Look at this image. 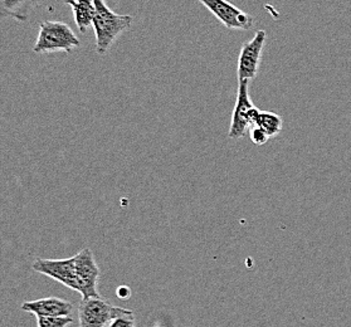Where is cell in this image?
<instances>
[{
    "label": "cell",
    "mask_w": 351,
    "mask_h": 327,
    "mask_svg": "<svg viewBox=\"0 0 351 327\" xmlns=\"http://www.w3.org/2000/svg\"><path fill=\"white\" fill-rule=\"evenodd\" d=\"M117 296L123 300H128L131 296V291L128 286H121L120 289H117Z\"/></svg>",
    "instance_id": "16"
},
{
    "label": "cell",
    "mask_w": 351,
    "mask_h": 327,
    "mask_svg": "<svg viewBox=\"0 0 351 327\" xmlns=\"http://www.w3.org/2000/svg\"><path fill=\"white\" fill-rule=\"evenodd\" d=\"M107 327H136L135 315H134V312H131L129 315H123L120 317H116L108 324Z\"/></svg>",
    "instance_id": "15"
},
{
    "label": "cell",
    "mask_w": 351,
    "mask_h": 327,
    "mask_svg": "<svg viewBox=\"0 0 351 327\" xmlns=\"http://www.w3.org/2000/svg\"><path fill=\"white\" fill-rule=\"evenodd\" d=\"M237 99L232 114L228 137L238 140L245 136V132L252 126L260 110L253 105L250 97V81H238Z\"/></svg>",
    "instance_id": "4"
},
{
    "label": "cell",
    "mask_w": 351,
    "mask_h": 327,
    "mask_svg": "<svg viewBox=\"0 0 351 327\" xmlns=\"http://www.w3.org/2000/svg\"><path fill=\"white\" fill-rule=\"evenodd\" d=\"M134 311L114 306L101 297L82 298L78 304V324L80 327H105L116 317Z\"/></svg>",
    "instance_id": "3"
},
{
    "label": "cell",
    "mask_w": 351,
    "mask_h": 327,
    "mask_svg": "<svg viewBox=\"0 0 351 327\" xmlns=\"http://www.w3.org/2000/svg\"><path fill=\"white\" fill-rule=\"evenodd\" d=\"M73 258L76 262L77 277L80 284L78 292L82 295V298H99L101 295L97 289L99 268L91 250L86 247L78 252L76 256H73Z\"/></svg>",
    "instance_id": "8"
},
{
    "label": "cell",
    "mask_w": 351,
    "mask_h": 327,
    "mask_svg": "<svg viewBox=\"0 0 351 327\" xmlns=\"http://www.w3.org/2000/svg\"><path fill=\"white\" fill-rule=\"evenodd\" d=\"M226 28L233 31H251L254 19L228 0H198Z\"/></svg>",
    "instance_id": "6"
},
{
    "label": "cell",
    "mask_w": 351,
    "mask_h": 327,
    "mask_svg": "<svg viewBox=\"0 0 351 327\" xmlns=\"http://www.w3.org/2000/svg\"><path fill=\"white\" fill-rule=\"evenodd\" d=\"M32 268L34 272L60 282L69 289H75L77 292L80 289L76 262L73 257L67 259L37 258L33 262Z\"/></svg>",
    "instance_id": "7"
},
{
    "label": "cell",
    "mask_w": 351,
    "mask_h": 327,
    "mask_svg": "<svg viewBox=\"0 0 351 327\" xmlns=\"http://www.w3.org/2000/svg\"><path fill=\"white\" fill-rule=\"evenodd\" d=\"M93 3L96 7V16L93 19L96 52L99 56H105L120 34L130 28L132 16L114 13L107 7L105 0H93Z\"/></svg>",
    "instance_id": "1"
},
{
    "label": "cell",
    "mask_w": 351,
    "mask_h": 327,
    "mask_svg": "<svg viewBox=\"0 0 351 327\" xmlns=\"http://www.w3.org/2000/svg\"><path fill=\"white\" fill-rule=\"evenodd\" d=\"M22 310L33 313L37 317H66L71 316V313L73 312V304L58 297H47L24 302Z\"/></svg>",
    "instance_id": "9"
},
{
    "label": "cell",
    "mask_w": 351,
    "mask_h": 327,
    "mask_svg": "<svg viewBox=\"0 0 351 327\" xmlns=\"http://www.w3.org/2000/svg\"><path fill=\"white\" fill-rule=\"evenodd\" d=\"M42 0H0V18H13L18 22H25L32 10Z\"/></svg>",
    "instance_id": "10"
},
{
    "label": "cell",
    "mask_w": 351,
    "mask_h": 327,
    "mask_svg": "<svg viewBox=\"0 0 351 327\" xmlns=\"http://www.w3.org/2000/svg\"><path fill=\"white\" fill-rule=\"evenodd\" d=\"M267 34L263 29L256 32L254 37L242 46L238 57V81H252L260 71L262 52L266 45Z\"/></svg>",
    "instance_id": "5"
},
{
    "label": "cell",
    "mask_w": 351,
    "mask_h": 327,
    "mask_svg": "<svg viewBox=\"0 0 351 327\" xmlns=\"http://www.w3.org/2000/svg\"><path fill=\"white\" fill-rule=\"evenodd\" d=\"M62 1H63V3H66V4H69L72 0H62Z\"/></svg>",
    "instance_id": "17"
},
{
    "label": "cell",
    "mask_w": 351,
    "mask_h": 327,
    "mask_svg": "<svg viewBox=\"0 0 351 327\" xmlns=\"http://www.w3.org/2000/svg\"><path fill=\"white\" fill-rule=\"evenodd\" d=\"M69 5H71L75 14L78 31L86 33L90 27H93V19L96 16V7L93 0H72Z\"/></svg>",
    "instance_id": "11"
},
{
    "label": "cell",
    "mask_w": 351,
    "mask_h": 327,
    "mask_svg": "<svg viewBox=\"0 0 351 327\" xmlns=\"http://www.w3.org/2000/svg\"><path fill=\"white\" fill-rule=\"evenodd\" d=\"M81 45L69 24L57 21H45L39 25L38 38L33 47L37 54H69Z\"/></svg>",
    "instance_id": "2"
},
{
    "label": "cell",
    "mask_w": 351,
    "mask_h": 327,
    "mask_svg": "<svg viewBox=\"0 0 351 327\" xmlns=\"http://www.w3.org/2000/svg\"><path fill=\"white\" fill-rule=\"evenodd\" d=\"M38 327H67L73 322V319L71 316L66 317H45L40 316L37 317Z\"/></svg>",
    "instance_id": "13"
},
{
    "label": "cell",
    "mask_w": 351,
    "mask_h": 327,
    "mask_svg": "<svg viewBox=\"0 0 351 327\" xmlns=\"http://www.w3.org/2000/svg\"><path fill=\"white\" fill-rule=\"evenodd\" d=\"M252 126H257L267 134L269 138L276 137L282 131V117L275 112L269 111H261L256 116Z\"/></svg>",
    "instance_id": "12"
},
{
    "label": "cell",
    "mask_w": 351,
    "mask_h": 327,
    "mask_svg": "<svg viewBox=\"0 0 351 327\" xmlns=\"http://www.w3.org/2000/svg\"><path fill=\"white\" fill-rule=\"evenodd\" d=\"M248 134H250L251 141H252L253 144L257 145V146L267 144V141L269 140L267 134L263 130L257 128V126H251L250 130H248Z\"/></svg>",
    "instance_id": "14"
}]
</instances>
